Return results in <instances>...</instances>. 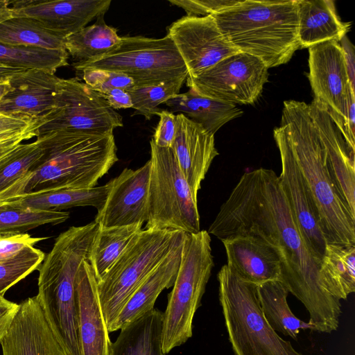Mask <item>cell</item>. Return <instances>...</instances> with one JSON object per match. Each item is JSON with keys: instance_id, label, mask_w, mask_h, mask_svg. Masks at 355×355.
Masks as SVG:
<instances>
[{"instance_id": "6da1fadb", "label": "cell", "mask_w": 355, "mask_h": 355, "mask_svg": "<svg viewBox=\"0 0 355 355\" xmlns=\"http://www.w3.org/2000/svg\"><path fill=\"white\" fill-rule=\"evenodd\" d=\"M207 232L220 241L252 236L271 245L281 260L279 281L304 306L313 331L331 333L338 329L340 300L323 288L319 265L302 238L275 171L259 168L245 173Z\"/></svg>"}, {"instance_id": "7a4b0ae2", "label": "cell", "mask_w": 355, "mask_h": 355, "mask_svg": "<svg viewBox=\"0 0 355 355\" xmlns=\"http://www.w3.org/2000/svg\"><path fill=\"white\" fill-rule=\"evenodd\" d=\"M329 114L310 104L285 101L279 126L274 129L287 143L309 191L327 243L355 246V218L340 196L329 173L324 134Z\"/></svg>"}, {"instance_id": "3957f363", "label": "cell", "mask_w": 355, "mask_h": 355, "mask_svg": "<svg viewBox=\"0 0 355 355\" xmlns=\"http://www.w3.org/2000/svg\"><path fill=\"white\" fill-rule=\"evenodd\" d=\"M211 15L235 49L268 69L287 63L300 49L297 0H239Z\"/></svg>"}, {"instance_id": "277c9868", "label": "cell", "mask_w": 355, "mask_h": 355, "mask_svg": "<svg viewBox=\"0 0 355 355\" xmlns=\"http://www.w3.org/2000/svg\"><path fill=\"white\" fill-rule=\"evenodd\" d=\"M43 155L25 193L95 187L119 160L113 134L60 130L37 137Z\"/></svg>"}, {"instance_id": "5b68a950", "label": "cell", "mask_w": 355, "mask_h": 355, "mask_svg": "<svg viewBox=\"0 0 355 355\" xmlns=\"http://www.w3.org/2000/svg\"><path fill=\"white\" fill-rule=\"evenodd\" d=\"M217 279L225 325L235 355H303L266 320L257 284L241 279L227 264Z\"/></svg>"}, {"instance_id": "8992f818", "label": "cell", "mask_w": 355, "mask_h": 355, "mask_svg": "<svg viewBox=\"0 0 355 355\" xmlns=\"http://www.w3.org/2000/svg\"><path fill=\"white\" fill-rule=\"evenodd\" d=\"M211 241L207 230L185 233L178 272L163 312L165 354L192 337L193 318L214 266Z\"/></svg>"}, {"instance_id": "52a82bcc", "label": "cell", "mask_w": 355, "mask_h": 355, "mask_svg": "<svg viewBox=\"0 0 355 355\" xmlns=\"http://www.w3.org/2000/svg\"><path fill=\"white\" fill-rule=\"evenodd\" d=\"M185 233L144 229L137 234L109 271L97 282L102 311L109 332L132 295L178 245Z\"/></svg>"}, {"instance_id": "ba28073f", "label": "cell", "mask_w": 355, "mask_h": 355, "mask_svg": "<svg viewBox=\"0 0 355 355\" xmlns=\"http://www.w3.org/2000/svg\"><path fill=\"white\" fill-rule=\"evenodd\" d=\"M148 219L144 229L194 234L200 231L198 200L182 173L171 148L150 140Z\"/></svg>"}, {"instance_id": "9c48e42d", "label": "cell", "mask_w": 355, "mask_h": 355, "mask_svg": "<svg viewBox=\"0 0 355 355\" xmlns=\"http://www.w3.org/2000/svg\"><path fill=\"white\" fill-rule=\"evenodd\" d=\"M72 66L79 71L94 68L121 73L139 86L187 80L188 77L184 62L168 35L162 38L121 37L115 50L96 59L73 62Z\"/></svg>"}, {"instance_id": "30bf717a", "label": "cell", "mask_w": 355, "mask_h": 355, "mask_svg": "<svg viewBox=\"0 0 355 355\" xmlns=\"http://www.w3.org/2000/svg\"><path fill=\"white\" fill-rule=\"evenodd\" d=\"M44 119L37 137L60 130L108 135L123 125L121 115L99 93L76 78L60 79L55 105Z\"/></svg>"}, {"instance_id": "8fae6325", "label": "cell", "mask_w": 355, "mask_h": 355, "mask_svg": "<svg viewBox=\"0 0 355 355\" xmlns=\"http://www.w3.org/2000/svg\"><path fill=\"white\" fill-rule=\"evenodd\" d=\"M268 80V68L257 57L239 52L220 60L187 85L196 94L232 104L252 105Z\"/></svg>"}, {"instance_id": "7c38bea8", "label": "cell", "mask_w": 355, "mask_h": 355, "mask_svg": "<svg viewBox=\"0 0 355 355\" xmlns=\"http://www.w3.org/2000/svg\"><path fill=\"white\" fill-rule=\"evenodd\" d=\"M315 101L324 105L340 130L352 98L344 53L338 42H323L309 48L307 74Z\"/></svg>"}, {"instance_id": "4fadbf2b", "label": "cell", "mask_w": 355, "mask_h": 355, "mask_svg": "<svg viewBox=\"0 0 355 355\" xmlns=\"http://www.w3.org/2000/svg\"><path fill=\"white\" fill-rule=\"evenodd\" d=\"M189 78L201 74L220 60L239 53L223 37L212 15L184 16L168 28Z\"/></svg>"}, {"instance_id": "5bb4252c", "label": "cell", "mask_w": 355, "mask_h": 355, "mask_svg": "<svg viewBox=\"0 0 355 355\" xmlns=\"http://www.w3.org/2000/svg\"><path fill=\"white\" fill-rule=\"evenodd\" d=\"M150 162L132 170L125 168L111 180L107 200L94 221L102 227L144 224L148 219Z\"/></svg>"}, {"instance_id": "9a60e30c", "label": "cell", "mask_w": 355, "mask_h": 355, "mask_svg": "<svg viewBox=\"0 0 355 355\" xmlns=\"http://www.w3.org/2000/svg\"><path fill=\"white\" fill-rule=\"evenodd\" d=\"M273 136L281 159L279 182L302 238L320 266L327 243L322 232L315 205L287 143L275 130Z\"/></svg>"}, {"instance_id": "2e32d148", "label": "cell", "mask_w": 355, "mask_h": 355, "mask_svg": "<svg viewBox=\"0 0 355 355\" xmlns=\"http://www.w3.org/2000/svg\"><path fill=\"white\" fill-rule=\"evenodd\" d=\"M111 0H21L10 2L12 17H28L67 37L104 15Z\"/></svg>"}, {"instance_id": "e0dca14e", "label": "cell", "mask_w": 355, "mask_h": 355, "mask_svg": "<svg viewBox=\"0 0 355 355\" xmlns=\"http://www.w3.org/2000/svg\"><path fill=\"white\" fill-rule=\"evenodd\" d=\"M1 345L2 355H68L48 323L36 295L19 304Z\"/></svg>"}, {"instance_id": "ac0fdd59", "label": "cell", "mask_w": 355, "mask_h": 355, "mask_svg": "<svg viewBox=\"0 0 355 355\" xmlns=\"http://www.w3.org/2000/svg\"><path fill=\"white\" fill-rule=\"evenodd\" d=\"M60 78L42 69H26L10 79V90L0 101V114L28 119L44 118L53 108Z\"/></svg>"}, {"instance_id": "d6986e66", "label": "cell", "mask_w": 355, "mask_h": 355, "mask_svg": "<svg viewBox=\"0 0 355 355\" xmlns=\"http://www.w3.org/2000/svg\"><path fill=\"white\" fill-rule=\"evenodd\" d=\"M82 355H111L112 343L98 297L97 279L88 260L83 261L75 282Z\"/></svg>"}, {"instance_id": "ffe728a7", "label": "cell", "mask_w": 355, "mask_h": 355, "mask_svg": "<svg viewBox=\"0 0 355 355\" xmlns=\"http://www.w3.org/2000/svg\"><path fill=\"white\" fill-rule=\"evenodd\" d=\"M176 117V134L171 148L194 198L198 200L201 182L218 155L214 135L182 114H177Z\"/></svg>"}, {"instance_id": "44dd1931", "label": "cell", "mask_w": 355, "mask_h": 355, "mask_svg": "<svg viewBox=\"0 0 355 355\" xmlns=\"http://www.w3.org/2000/svg\"><path fill=\"white\" fill-rule=\"evenodd\" d=\"M221 241L225 247L227 266L241 279L257 285L279 281V255L262 239L252 236H236Z\"/></svg>"}, {"instance_id": "7402d4cb", "label": "cell", "mask_w": 355, "mask_h": 355, "mask_svg": "<svg viewBox=\"0 0 355 355\" xmlns=\"http://www.w3.org/2000/svg\"><path fill=\"white\" fill-rule=\"evenodd\" d=\"M182 243L173 250L139 286L122 309L110 332L120 330L153 310L162 291L173 286L180 263Z\"/></svg>"}, {"instance_id": "603a6c76", "label": "cell", "mask_w": 355, "mask_h": 355, "mask_svg": "<svg viewBox=\"0 0 355 355\" xmlns=\"http://www.w3.org/2000/svg\"><path fill=\"white\" fill-rule=\"evenodd\" d=\"M300 49L330 41L339 42L350 28L337 15L334 1L297 0Z\"/></svg>"}, {"instance_id": "cb8c5ba5", "label": "cell", "mask_w": 355, "mask_h": 355, "mask_svg": "<svg viewBox=\"0 0 355 355\" xmlns=\"http://www.w3.org/2000/svg\"><path fill=\"white\" fill-rule=\"evenodd\" d=\"M111 180L103 186L25 193L6 205L39 210L62 211L75 207L92 206L101 210L111 189Z\"/></svg>"}, {"instance_id": "d4e9b609", "label": "cell", "mask_w": 355, "mask_h": 355, "mask_svg": "<svg viewBox=\"0 0 355 355\" xmlns=\"http://www.w3.org/2000/svg\"><path fill=\"white\" fill-rule=\"evenodd\" d=\"M43 155L40 139L20 144L0 157V204L25 193L32 172Z\"/></svg>"}, {"instance_id": "484cf974", "label": "cell", "mask_w": 355, "mask_h": 355, "mask_svg": "<svg viewBox=\"0 0 355 355\" xmlns=\"http://www.w3.org/2000/svg\"><path fill=\"white\" fill-rule=\"evenodd\" d=\"M164 104L171 112L184 114L214 135L223 125L243 114L234 104L202 96L190 89Z\"/></svg>"}, {"instance_id": "4316f807", "label": "cell", "mask_w": 355, "mask_h": 355, "mask_svg": "<svg viewBox=\"0 0 355 355\" xmlns=\"http://www.w3.org/2000/svg\"><path fill=\"white\" fill-rule=\"evenodd\" d=\"M162 327L163 312L154 308L120 329L111 355H166Z\"/></svg>"}, {"instance_id": "83f0119b", "label": "cell", "mask_w": 355, "mask_h": 355, "mask_svg": "<svg viewBox=\"0 0 355 355\" xmlns=\"http://www.w3.org/2000/svg\"><path fill=\"white\" fill-rule=\"evenodd\" d=\"M288 293L286 287L279 280L257 285L260 306L268 324L275 331L297 340L301 330L313 331V327L292 312L287 302Z\"/></svg>"}, {"instance_id": "f1b7e54d", "label": "cell", "mask_w": 355, "mask_h": 355, "mask_svg": "<svg viewBox=\"0 0 355 355\" xmlns=\"http://www.w3.org/2000/svg\"><path fill=\"white\" fill-rule=\"evenodd\" d=\"M319 272L323 288L335 298L346 300L355 291V246L327 243Z\"/></svg>"}, {"instance_id": "f546056e", "label": "cell", "mask_w": 355, "mask_h": 355, "mask_svg": "<svg viewBox=\"0 0 355 355\" xmlns=\"http://www.w3.org/2000/svg\"><path fill=\"white\" fill-rule=\"evenodd\" d=\"M104 15L96 21L65 37V49L75 62L100 58L115 50L121 41L117 29L105 22Z\"/></svg>"}, {"instance_id": "4dcf8cb0", "label": "cell", "mask_w": 355, "mask_h": 355, "mask_svg": "<svg viewBox=\"0 0 355 355\" xmlns=\"http://www.w3.org/2000/svg\"><path fill=\"white\" fill-rule=\"evenodd\" d=\"M142 225L137 223L112 227L99 226L88 260L97 282L109 271L135 236L141 231Z\"/></svg>"}, {"instance_id": "1f68e13d", "label": "cell", "mask_w": 355, "mask_h": 355, "mask_svg": "<svg viewBox=\"0 0 355 355\" xmlns=\"http://www.w3.org/2000/svg\"><path fill=\"white\" fill-rule=\"evenodd\" d=\"M65 38L28 17H11L0 23V42L15 46L66 51Z\"/></svg>"}, {"instance_id": "d6a6232c", "label": "cell", "mask_w": 355, "mask_h": 355, "mask_svg": "<svg viewBox=\"0 0 355 355\" xmlns=\"http://www.w3.org/2000/svg\"><path fill=\"white\" fill-rule=\"evenodd\" d=\"M67 51L49 50L0 42V64L24 69H42L53 73L69 64Z\"/></svg>"}, {"instance_id": "836d02e7", "label": "cell", "mask_w": 355, "mask_h": 355, "mask_svg": "<svg viewBox=\"0 0 355 355\" xmlns=\"http://www.w3.org/2000/svg\"><path fill=\"white\" fill-rule=\"evenodd\" d=\"M69 213L64 211L39 210L5 205L0 209V235L23 234L46 224L66 221Z\"/></svg>"}, {"instance_id": "e575fe53", "label": "cell", "mask_w": 355, "mask_h": 355, "mask_svg": "<svg viewBox=\"0 0 355 355\" xmlns=\"http://www.w3.org/2000/svg\"><path fill=\"white\" fill-rule=\"evenodd\" d=\"M186 80L153 85H134L127 90L130 96L135 114L143 115L146 120L161 111L159 105L180 94V88Z\"/></svg>"}, {"instance_id": "d590c367", "label": "cell", "mask_w": 355, "mask_h": 355, "mask_svg": "<svg viewBox=\"0 0 355 355\" xmlns=\"http://www.w3.org/2000/svg\"><path fill=\"white\" fill-rule=\"evenodd\" d=\"M45 257L40 249L28 247L17 256L0 263V297L12 286L38 269Z\"/></svg>"}, {"instance_id": "8d00e7d4", "label": "cell", "mask_w": 355, "mask_h": 355, "mask_svg": "<svg viewBox=\"0 0 355 355\" xmlns=\"http://www.w3.org/2000/svg\"><path fill=\"white\" fill-rule=\"evenodd\" d=\"M81 72L85 83L100 94L115 88L128 90L135 85L130 77L121 73L94 68Z\"/></svg>"}, {"instance_id": "74e56055", "label": "cell", "mask_w": 355, "mask_h": 355, "mask_svg": "<svg viewBox=\"0 0 355 355\" xmlns=\"http://www.w3.org/2000/svg\"><path fill=\"white\" fill-rule=\"evenodd\" d=\"M239 0H169L172 5L182 8L188 16L213 15L237 3Z\"/></svg>"}, {"instance_id": "f35d334b", "label": "cell", "mask_w": 355, "mask_h": 355, "mask_svg": "<svg viewBox=\"0 0 355 355\" xmlns=\"http://www.w3.org/2000/svg\"><path fill=\"white\" fill-rule=\"evenodd\" d=\"M46 239L33 237L26 233L0 235V263L13 259L25 248L34 247L36 243Z\"/></svg>"}, {"instance_id": "ab89813d", "label": "cell", "mask_w": 355, "mask_h": 355, "mask_svg": "<svg viewBox=\"0 0 355 355\" xmlns=\"http://www.w3.org/2000/svg\"><path fill=\"white\" fill-rule=\"evenodd\" d=\"M159 121L152 139L159 147L171 148L177 129V117L169 110H161Z\"/></svg>"}, {"instance_id": "60d3db41", "label": "cell", "mask_w": 355, "mask_h": 355, "mask_svg": "<svg viewBox=\"0 0 355 355\" xmlns=\"http://www.w3.org/2000/svg\"><path fill=\"white\" fill-rule=\"evenodd\" d=\"M19 309V304L0 297V344L7 334Z\"/></svg>"}, {"instance_id": "b9f144b4", "label": "cell", "mask_w": 355, "mask_h": 355, "mask_svg": "<svg viewBox=\"0 0 355 355\" xmlns=\"http://www.w3.org/2000/svg\"><path fill=\"white\" fill-rule=\"evenodd\" d=\"M344 53V58L352 89L355 92V53L354 46L347 35L338 42Z\"/></svg>"}, {"instance_id": "7bdbcfd3", "label": "cell", "mask_w": 355, "mask_h": 355, "mask_svg": "<svg viewBox=\"0 0 355 355\" xmlns=\"http://www.w3.org/2000/svg\"><path fill=\"white\" fill-rule=\"evenodd\" d=\"M114 110L132 107V100L127 90L115 88L101 94Z\"/></svg>"}, {"instance_id": "ee69618b", "label": "cell", "mask_w": 355, "mask_h": 355, "mask_svg": "<svg viewBox=\"0 0 355 355\" xmlns=\"http://www.w3.org/2000/svg\"><path fill=\"white\" fill-rule=\"evenodd\" d=\"M35 120L36 119H28L0 114V134L19 130L26 127Z\"/></svg>"}, {"instance_id": "f6af8a7d", "label": "cell", "mask_w": 355, "mask_h": 355, "mask_svg": "<svg viewBox=\"0 0 355 355\" xmlns=\"http://www.w3.org/2000/svg\"><path fill=\"white\" fill-rule=\"evenodd\" d=\"M26 69L12 67L0 64V80L10 79L15 75L19 73Z\"/></svg>"}, {"instance_id": "bcb514c9", "label": "cell", "mask_w": 355, "mask_h": 355, "mask_svg": "<svg viewBox=\"0 0 355 355\" xmlns=\"http://www.w3.org/2000/svg\"><path fill=\"white\" fill-rule=\"evenodd\" d=\"M11 17L10 2L6 0H0V23Z\"/></svg>"}, {"instance_id": "7dc6e473", "label": "cell", "mask_w": 355, "mask_h": 355, "mask_svg": "<svg viewBox=\"0 0 355 355\" xmlns=\"http://www.w3.org/2000/svg\"><path fill=\"white\" fill-rule=\"evenodd\" d=\"M10 89V79L0 80V101Z\"/></svg>"}, {"instance_id": "c3c4849f", "label": "cell", "mask_w": 355, "mask_h": 355, "mask_svg": "<svg viewBox=\"0 0 355 355\" xmlns=\"http://www.w3.org/2000/svg\"><path fill=\"white\" fill-rule=\"evenodd\" d=\"M6 204H0V209L2 208Z\"/></svg>"}]
</instances>
